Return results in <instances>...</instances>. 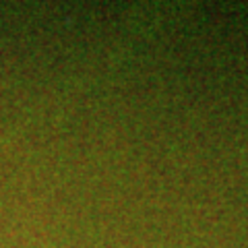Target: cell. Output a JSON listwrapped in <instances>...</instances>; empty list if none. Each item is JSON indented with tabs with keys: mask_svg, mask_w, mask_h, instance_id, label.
I'll return each mask as SVG.
<instances>
[]
</instances>
